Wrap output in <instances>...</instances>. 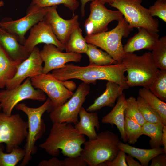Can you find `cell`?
Returning <instances> with one entry per match:
<instances>
[{
  "mask_svg": "<svg viewBox=\"0 0 166 166\" xmlns=\"http://www.w3.org/2000/svg\"><path fill=\"white\" fill-rule=\"evenodd\" d=\"M126 71L122 62L107 65H89L83 67L67 64L62 68L52 71L51 74L61 81L75 79L89 84H95L97 80L111 81L125 89L129 88L124 75Z\"/></svg>",
  "mask_w": 166,
  "mask_h": 166,
  "instance_id": "1",
  "label": "cell"
},
{
  "mask_svg": "<svg viewBox=\"0 0 166 166\" xmlns=\"http://www.w3.org/2000/svg\"><path fill=\"white\" fill-rule=\"evenodd\" d=\"M53 124L48 137L39 147L53 157L58 155L60 150L67 157L80 156L81 145L86 141L84 135L71 124Z\"/></svg>",
  "mask_w": 166,
  "mask_h": 166,
  "instance_id": "2",
  "label": "cell"
},
{
  "mask_svg": "<svg viewBox=\"0 0 166 166\" xmlns=\"http://www.w3.org/2000/svg\"><path fill=\"white\" fill-rule=\"evenodd\" d=\"M122 62L127 72L126 77L129 87L139 86L149 89L160 71L150 52L140 56L133 53H125Z\"/></svg>",
  "mask_w": 166,
  "mask_h": 166,
  "instance_id": "3",
  "label": "cell"
},
{
  "mask_svg": "<svg viewBox=\"0 0 166 166\" xmlns=\"http://www.w3.org/2000/svg\"><path fill=\"white\" fill-rule=\"evenodd\" d=\"M118 136L109 130L99 133L97 138L83 144L80 156L89 166H97L106 161L113 160L119 150Z\"/></svg>",
  "mask_w": 166,
  "mask_h": 166,
  "instance_id": "4",
  "label": "cell"
},
{
  "mask_svg": "<svg viewBox=\"0 0 166 166\" xmlns=\"http://www.w3.org/2000/svg\"><path fill=\"white\" fill-rule=\"evenodd\" d=\"M18 110L24 112L28 117V134L25 149V155L20 166H24L30 160L32 155L35 151V144L42 137L45 131V126L42 118L46 111L50 112L52 109L51 101L48 98L40 106L30 107L25 104H18L15 107Z\"/></svg>",
  "mask_w": 166,
  "mask_h": 166,
  "instance_id": "5",
  "label": "cell"
},
{
  "mask_svg": "<svg viewBox=\"0 0 166 166\" xmlns=\"http://www.w3.org/2000/svg\"><path fill=\"white\" fill-rule=\"evenodd\" d=\"M133 30L123 17L118 21L116 26L111 30L87 35L85 38L88 43L101 48L117 63H120L125 53L122 38L127 37Z\"/></svg>",
  "mask_w": 166,
  "mask_h": 166,
  "instance_id": "6",
  "label": "cell"
},
{
  "mask_svg": "<svg viewBox=\"0 0 166 166\" xmlns=\"http://www.w3.org/2000/svg\"><path fill=\"white\" fill-rule=\"evenodd\" d=\"M109 4L122 14L129 26L132 28L144 27L158 33L159 22L150 14L148 9L141 4L142 0H112Z\"/></svg>",
  "mask_w": 166,
  "mask_h": 166,
  "instance_id": "7",
  "label": "cell"
},
{
  "mask_svg": "<svg viewBox=\"0 0 166 166\" xmlns=\"http://www.w3.org/2000/svg\"><path fill=\"white\" fill-rule=\"evenodd\" d=\"M28 122L18 114L8 115L0 113V145L5 143L8 153L19 147L28 134Z\"/></svg>",
  "mask_w": 166,
  "mask_h": 166,
  "instance_id": "8",
  "label": "cell"
},
{
  "mask_svg": "<svg viewBox=\"0 0 166 166\" xmlns=\"http://www.w3.org/2000/svg\"><path fill=\"white\" fill-rule=\"evenodd\" d=\"M26 99L44 101L46 100L45 94L33 86L30 78L26 79L20 85L10 89L0 91V104L3 112L10 115L15 106L20 101Z\"/></svg>",
  "mask_w": 166,
  "mask_h": 166,
  "instance_id": "9",
  "label": "cell"
},
{
  "mask_svg": "<svg viewBox=\"0 0 166 166\" xmlns=\"http://www.w3.org/2000/svg\"><path fill=\"white\" fill-rule=\"evenodd\" d=\"M90 90L88 84L83 82L79 84L68 101L50 111L49 117L53 123L66 122L75 125L79 121V111Z\"/></svg>",
  "mask_w": 166,
  "mask_h": 166,
  "instance_id": "10",
  "label": "cell"
},
{
  "mask_svg": "<svg viewBox=\"0 0 166 166\" xmlns=\"http://www.w3.org/2000/svg\"><path fill=\"white\" fill-rule=\"evenodd\" d=\"M30 80L34 88L41 90L48 96L52 109L65 103L73 93L64 85L62 81L51 73H42L31 78Z\"/></svg>",
  "mask_w": 166,
  "mask_h": 166,
  "instance_id": "11",
  "label": "cell"
},
{
  "mask_svg": "<svg viewBox=\"0 0 166 166\" xmlns=\"http://www.w3.org/2000/svg\"><path fill=\"white\" fill-rule=\"evenodd\" d=\"M90 9V14L84 25L87 35L107 31L108 25L110 22H118L124 17L119 11L109 10L104 4L97 1L92 2Z\"/></svg>",
  "mask_w": 166,
  "mask_h": 166,
  "instance_id": "12",
  "label": "cell"
},
{
  "mask_svg": "<svg viewBox=\"0 0 166 166\" xmlns=\"http://www.w3.org/2000/svg\"><path fill=\"white\" fill-rule=\"evenodd\" d=\"M47 10V7H40L31 3L25 16L15 20L1 22L0 27L14 35L23 45L26 33L34 25L44 20Z\"/></svg>",
  "mask_w": 166,
  "mask_h": 166,
  "instance_id": "13",
  "label": "cell"
},
{
  "mask_svg": "<svg viewBox=\"0 0 166 166\" xmlns=\"http://www.w3.org/2000/svg\"><path fill=\"white\" fill-rule=\"evenodd\" d=\"M42 60L39 48L36 46L29 56L19 65L14 77L6 83V89H10L21 84L26 79L43 73Z\"/></svg>",
  "mask_w": 166,
  "mask_h": 166,
  "instance_id": "14",
  "label": "cell"
},
{
  "mask_svg": "<svg viewBox=\"0 0 166 166\" xmlns=\"http://www.w3.org/2000/svg\"><path fill=\"white\" fill-rule=\"evenodd\" d=\"M40 53L44 62L43 73L45 74L63 67L68 62H79L82 58L81 54L62 52L52 44H45Z\"/></svg>",
  "mask_w": 166,
  "mask_h": 166,
  "instance_id": "15",
  "label": "cell"
},
{
  "mask_svg": "<svg viewBox=\"0 0 166 166\" xmlns=\"http://www.w3.org/2000/svg\"><path fill=\"white\" fill-rule=\"evenodd\" d=\"M57 6L47 7L44 20L48 23L57 38L64 45L73 30L79 25L77 14L69 20H65L59 15Z\"/></svg>",
  "mask_w": 166,
  "mask_h": 166,
  "instance_id": "16",
  "label": "cell"
},
{
  "mask_svg": "<svg viewBox=\"0 0 166 166\" xmlns=\"http://www.w3.org/2000/svg\"><path fill=\"white\" fill-rule=\"evenodd\" d=\"M40 43L53 45L62 51L65 49L64 45L57 38L49 25L44 20L39 22L30 29L29 36L23 45L30 53Z\"/></svg>",
  "mask_w": 166,
  "mask_h": 166,
  "instance_id": "17",
  "label": "cell"
},
{
  "mask_svg": "<svg viewBox=\"0 0 166 166\" xmlns=\"http://www.w3.org/2000/svg\"><path fill=\"white\" fill-rule=\"evenodd\" d=\"M138 33L130 38L123 46L125 53H133L142 49L153 50L159 38L158 33L144 27L137 28Z\"/></svg>",
  "mask_w": 166,
  "mask_h": 166,
  "instance_id": "18",
  "label": "cell"
},
{
  "mask_svg": "<svg viewBox=\"0 0 166 166\" xmlns=\"http://www.w3.org/2000/svg\"><path fill=\"white\" fill-rule=\"evenodd\" d=\"M0 46L12 59L23 61L30 53L19 42L17 37L0 27Z\"/></svg>",
  "mask_w": 166,
  "mask_h": 166,
  "instance_id": "19",
  "label": "cell"
},
{
  "mask_svg": "<svg viewBox=\"0 0 166 166\" xmlns=\"http://www.w3.org/2000/svg\"><path fill=\"white\" fill-rule=\"evenodd\" d=\"M126 106V99L123 93L117 98V101L111 111L104 116L101 119L103 123L115 125L118 129L121 138L124 142L127 139L124 130V112Z\"/></svg>",
  "mask_w": 166,
  "mask_h": 166,
  "instance_id": "20",
  "label": "cell"
},
{
  "mask_svg": "<svg viewBox=\"0 0 166 166\" xmlns=\"http://www.w3.org/2000/svg\"><path fill=\"white\" fill-rule=\"evenodd\" d=\"M106 86L104 92L88 107L87 111L93 112L105 106H114L116 99L123 93L124 89L117 84L111 81H108Z\"/></svg>",
  "mask_w": 166,
  "mask_h": 166,
  "instance_id": "21",
  "label": "cell"
},
{
  "mask_svg": "<svg viewBox=\"0 0 166 166\" xmlns=\"http://www.w3.org/2000/svg\"><path fill=\"white\" fill-rule=\"evenodd\" d=\"M80 120L74 127L78 132L87 136L89 139H96L97 134L95 128L99 131L100 122L98 114L96 112H88L82 106L79 113Z\"/></svg>",
  "mask_w": 166,
  "mask_h": 166,
  "instance_id": "22",
  "label": "cell"
},
{
  "mask_svg": "<svg viewBox=\"0 0 166 166\" xmlns=\"http://www.w3.org/2000/svg\"><path fill=\"white\" fill-rule=\"evenodd\" d=\"M119 149L124 151L133 157L138 159L142 166H148L150 161L157 155L164 153L161 147L150 149H141L130 146L120 141L118 144Z\"/></svg>",
  "mask_w": 166,
  "mask_h": 166,
  "instance_id": "23",
  "label": "cell"
},
{
  "mask_svg": "<svg viewBox=\"0 0 166 166\" xmlns=\"http://www.w3.org/2000/svg\"><path fill=\"white\" fill-rule=\"evenodd\" d=\"M22 61L12 59L0 46V89L5 87L7 82L14 77Z\"/></svg>",
  "mask_w": 166,
  "mask_h": 166,
  "instance_id": "24",
  "label": "cell"
},
{
  "mask_svg": "<svg viewBox=\"0 0 166 166\" xmlns=\"http://www.w3.org/2000/svg\"><path fill=\"white\" fill-rule=\"evenodd\" d=\"M64 46L67 53L81 54L86 53L88 49V43L82 35V30L79 25L73 30Z\"/></svg>",
  "mask_w": 166,
  "mask_h": 166,
  "instance_id": "25",
  "label": "cell"
},
{
  "mask_svg": "<svg viewBox=\"0 0 166 166\" xmlns=\"http://www.w3.org/2000/svg\"><path fill=\"white\" fill-rule=\"evenodd\" d=\"M139 96L160 115L164 125H166V103L153 94L148 89L144 87L138 91Z\"/></svg>",
  "mask_w": 166,
  "mask_h": 166,
  "instance_id": "26",
  "label": "cell"
},
{
  "mask_svg": "<svg viewBox=\"0 0 166 166\" xmlns=\"http://www.w3.org/2000/svg\"><path fill=\"white\" fill-rule=\"evenodd\" d=\"M97 47L93 44L88 43V49L85 53L89 57V65H107L117 63L107 53Z\"/></svg>",
  "mask_w": 166,
  "mask_h": 166,
  "instance_id": "27",
  "label": "cell"
},
{
  "mask_svg": "<svg viewBox=\"0 0 166 166\" xmlns=\"http://www.w3.org/2000/svg\"><path fill=\"white\" fill-rule=\"evenodd\" d=\"M164 125L162 123L146 122L142 126L143 135L150 138L149 144L152 148H160L162 145L161 137Z\"/></svg>",
  "mask_w": 166,
  "mask_h": 166,
  "instance_id": "28",
  "label": "cell"
},
{
  "mask_svg": "<svg viewBox=\"0 0 166 166\" xmlns=\"http://www.w3.org/2000/svg\"><path fill=\"white\" fill-rule=\"evenodd\" d=\"M25 155V149L19 147L10 152L5 153L0 145V166H15L22 160Z\"/></svg>",
  "mask_w": 166,
  "mask_h": 166,
  "instance_id": "29",
  "label": "cell"
},
{
  "mask_svg": "<svg viewBox=\"0 0 166 166\" xmlns=\"http://www.w3.org/2000/svg\"><path fill=\"white\" fill-rule=\"evenodd\" d=\"M153 60L157 67L160 70H166V36L159 39L152 50Z\"/></svg>",
  "mask_w": 166,
  "mask_h": 166,
  "instance_id": "30",
  "label": "cell"
},
{
  "mask_svg": "<svg viewBox=\"0 0 166 166\" xmlns=\"http://www.w3.org/2000/svg\"><path fill=\"white\" fill-rule=\"evenodd\" d=\"M149 89L160 99L166 101V70H160Z\"/></svg>",
  "mask_w": 166,
  "mask_h": 166,
  "instance_id": "31",
  "label": "cell"
},
{
  "mask_svg": "<svg viewBox=\"0 0 166 166\" xmlns=\"http://www.w3.org/2000/svg\"><path fill=\"white\" fill-rule=\"evenodd\" d=\"M126 106L124 112L125 117L131 119L142 126L147 121L140 111L136 99L131 96L126 99Z\"/></svg>",
  "mask_w": 166,
  "mask_h": 166,
  "instance_id": "32",
  "label": "cell"
},
{
  "mask_svg": "<svg viewBox=\"0 0 166 166\" xmlns=\"http://www.w3.org/2000/svg\"><path fill=\"white\" fill-rule=\"evenodd\" d=\"M136 101L140 111L147 122L153 123H163L159 114L151 108L143 98L139 96Z\"/></svg>",
  "mask_w": 166,
  "mask_h": 166,
  "instance_id": "33",
  "label": "cell"
},
{
  "mask_svg": "<svg viewBox=\"0 0 166 166\" xmlns=\"http://www.w3.org/2000/svg\"><path fill=\"white\" fill-rule=\"evenodd\" d=\"M124 130L127 141L130 144H135L140 137L143 135L142 126L127 117H125Z\"/></svg>",
  "mask_w": 166,
  "mask_h": 166,
  "instance_id": "34",
  "label": "cell"
},
{
  "mask_svg": "<svg viewBox=\"0 0 166 166\" xmlns=\"http://www.w3.org/2000/svg\"><path fill=\"white\" fill-rule=\"evenodd\" d=\"M31 3L41 8L63 4L73 12L79 6L77 0H32Z\"/></svg>",
  "mask_w": 166,
  "mask_h": 166,
  "instance_id": "35",
  "label": "cell"
},
{
  "mask_svg": "<svg viewBox=\"0 0 166 166\" xmlns=\"http://www.w3.org/2000/svg\"><path fill=\"white\" fill-rule=\"evenodd\" d=\"M148 10L152 16H157L166 22V0H157Z\"/></svg>",
  "mask_w": 166,
  "mask_h": 166,
  "instance_id": "36",
  "label": "cell"
},
{
  "mask_svg": "<svg viewBox=\"0 0 166 166\" xmlns=\"http://www.w3.org/2000/svg\"><path fill=\"white\" fill-rule=\"evenodd\" d=\"M126 153L120 149L115 158L112 160L108 161L100 164V166H128L125 160Z\"/></svg>",
  "mask_w": 166,
  "mask_h": 166,
  "instance_id": "37",
  "label": "cell"
},
{
  "mask_svg": "<svg viewBox=\"0 0 166 166\" xmlns=\"http://www.w3.org/2000/svg\"><path fill=\"white\" fill-rule=\"evenodd\" d=\"M63 166H86L87 163L80 156L67 157L63 160Z\"/></svg>",
  "mask_w": 166,
  "mask_h": 166,
  "instance_id": "38",
  "label": "cell"
},
{
  "mask_svg": "<svg viewBox=\"0 0 166 166\" xmlns=\"http://www.w3.org/2000/svg\"><path fill=\"white\" fill-rule=\"evenodd\" d=\"M151 160L150 166H166V154H159L153 158Z\"/></svg>",
  "mask_w": 166,
  "mask_h": 166,
  "instance_id": "39",
  "label": "cell"
},
{
  "mask_svg": "<svg viewBox=\"0 0 166 166\" xmlns=\"http://www.w3.org/2000/svg\"><path fill=\"white\" fill-rule=\"evenodd\" d=\"M63 160H60L56 157H53L48 160H44L38 164L39 166H63Z\"/></svg>",
  "mask_w": 166,
  "mask_h": 166,
  "instance_id": "40",
  "label": "cell"
},
{
  "mask_svg": "<svg viewBox=\"0 0 166 166\" xmlns=\"http://www.w3.org/2000/svg\"><path fill=\"white\" fill-rule=\"evenodd\" d=\"M81 3V13L82 17H83L85 15V7L86 3L89 1H97L100 2L104 4L108 3L109 4L112 2V0H80Z\"/></svg>",
  "mask_w": 166,
  "mask_h": 166,
  "instance_id": "41",
  "label": "cell"
},
{
  "mask_svg": "<svg viewBox=\"0 0 166 166\" xmlns=\"http://www.w3.org/2000/svg\"><path fill=\"white\" fill-rule=\"evenodd\" d=\"M125 160L128 166H142L140 162L135 160L133 157L129 154L126 155Z\"/></svg>",
  "mask_w": 166,
  "mask_h": 166,
  "instance_id": "42",
  "label": "cell"
},
{
  "mask_svg": "<svg viewBox=\"0 0 166 166\" xmlns=\"http://www.w3.org/2000/svg\"><path fill=\"white\" fill-rule=\"evenodd\" d=\"M64 85L69 90L72 91L76 88V84L73 81L68 80L62 81Z\"/></svg>",
  "mask_w": 166,
  "mask_h": 166,
  "instance_id": "43",
  "label": "cell"
},
{
  "mask_svg": "<svg viewBox=\"0 0 166 166\" xmlns=\"http://www.w3.org/2000/svg\"><path fill=\"white\" fill-rule=\"evenodd\" d=\"M161 137V143L164 146L163 148L164 153H166V125H164Z\"/></svg>",
  "mask_w": 166,
  "mask_h": 166,
  "instance_id": "44",
  "label": "cell"
},
{
  "mask_svg": "<svg viewBox=\"0 0 166 166\" xmlns=\"http://www.w3.org/2000/svg\"><path fill=\"white\" fill-rule=\"evenodd\" d=\"M4 2L2 0L0 1V8L4 6Z\"/></svg>",
  "mask_w": 166,
  "mask_h": 166,
  "instance_id": "45",
  "label": "cell"
},
{
  "mask_svg": "<svg viewBox=\"0 0 166 166\" xmlns=\"http://www.w3.org/2000/svg\"><path fill=\"white\" fill-rule=\"evenodd\" d=\"M1 108L0 104V110H1Z\"/></svg>",
  "mask_w": 166,
  "mask_h": 166,
  "instance_id": "46",
  "label": "cell"
}]
</instances>
